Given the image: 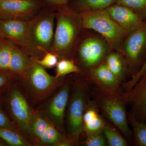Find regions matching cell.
Segmentation results:
<instances>
[{"label":"cell","mask_w":146,"mask_h":146,"mask_svg":"<svg viewBox=\"0 0 146 146\" xmlns=\"http://www.w3.org/2000/svg\"><path fill=\"white\" fill-rule=\"evenodd\" d=\"M66 76L51 75L45 68L33 59L26 72L20 78L19 82L35 109L61 87Z\"/></svg>","instance_id":"obj_4"},{"label":"cell","mask_w":146,"mask_h":146,"mask_svg":"<svg viewBox=\"0 0 146 146\" xmlns=\"http://www.w3.org/2000/svg\"><path fill=\"white\" fill-rule=\"evenodd\" d=\"M112 50L98 33L83 29L73 46L69 58L86 74L104 61Z\"/></svg>","instance_id":"obj_5"},{"label":"cell","mask_w":146,"mask_h":146,"mask_svg":"<svg viewBox=\"0 0 146 146\" xmlns=\"http://www.w3.org/2000/svg\"><path fill=\"white\" fill-rule=\"evenodd\" d=\"M105 10L112 20L128 34L141 27L145 21L129 9L118 4H114Z\"/></svg>","instance_id":"obj_15"},{"label":"cell","mask_w":146,"mask_h":146,"mask_svg":"<svg viewBox=\"0 0 146 146\" xmlns=\"http://www.w3.org/2000/svg\"><path fill=\"white\" fill-rule=\"evenodd\" d=\"M35 60L45 69H51L55 68L59 58L57 55L48 51L46 53L41 59Z\"/></svg>","instance_id":"obj_28"},{"label":"cell","mask_w":146,"mask_h":146,"mask_svg":"<svg viewBox=\"0 0 146 146\" xmlns=\"http://www.w3.org/2000/svg\"><path fill=\"white\" fill-rule=\"evenodd\" d=\"M32 146H73V141L60 132L48 119L35 109L29 136Z\"/></svg>","instance_id":"obj_10"},{"label":"cell","mask_w":146,"mask_h":146,"mask_svg":"<svg viewBox=\"0 0 146 146\" xmlns=\"http://www.w3.org/2000/svg\"><path fill=\"white\" fill-rule=\"evenodd\" d=\"M3 38H4V37L3 36L1 31V29H0V40L3 39Z\"/></svg>","instance_id":"obj_34"},{"label":"cell","mask_w":146,"mask_h":146,"mask_svg":"<svg viewBox=\"0 0 146 146\" xmlns=\"http://www.w3.org/2000/svg\"><path fill=\"white\" fill-rule=\"evenodd\" d=\"M27 27L28 21L0 18V29L4 37L22 48L25 44Z\"/></svg>","instance_id":"obj_16"},{"label":"cell","mask_w":146,"mask_h":146,"mask_svg":"<svg viewBox=\"0 0 146 146\" xmlns=\"http://www.w3.org/2000/svg\"><path fill=\"white\" fill-rule=\"evenodd\" d=\"M118 130L115 126L106 120L102 132L107 141V146H129L130 144Z\"/></svg>","instance_id":"obj_21"},{"label":"cell","mask_w":146,"mask_h":146,"mask_svg":"<svg viewBox=\"0 0 146 146\" xmlns=\"http://www.w3.org/2000/svg\"><path fill=\"white\" fill-rule=\"evenodd\" d=\"M55 26L52 43L49 52L59 59L69 58L74 44L83 30L80 13L68 4L56 7Z\"/></svg>","instance_id":"obj_2"},{"label":"cell","mask_w":146,"mask_h":146,"mask_svg":"<svg viewBox=\"0 0 146 146\" xmlns=\"http://www.w3.org/2000/svg\"><path fill=\"white\" fill-rule=\"evenodd\" d=\"M33 59L22 48L15 44L11 52L9 71L21 78L26 72Z\"/></svg>","instance_id":"obj_17"},{"label":"cell","mask_w":146,"mask_h":146,"mask_svg":"<svg viewBox=\"0 0 146 146\" xmlns=\"http://www.w3.org/2000/svg\"><path fill=\"white\" fill-rule=\"evenodd\" d=\"M20 77L8 71L0 70V89L13 80H19Z\"/></svg>","instance_id":"obj_31"},{"label":"cell","mask_w":146,"mask_h":146,"mask_svg":"<svg viewBox=\"0 0 146 146\" xmlns=\"http://www.w3.org/2000/svg\"><path fill=\"white\" fill-rule=\"evenodd\" d=\"M80 13L82 18L83 29L98 33L112 50L119 51L128 33L112 20L105 9L88 11Z\"/></svg>","instance_id":"obj_6"},{"label":"cell","mask_w":146,"mask_h":146,"mask_svg":"<svg viewBox=\"0 0 146 146\" xmlns=\"http://www.w3.org/2000/svg\"><path fill=\"white\" fill-rule=\"evenodd\" d=\"M82 74V73H81ZM85 75L93 89L107 96L122 99V83L108 68L104 61Z\"/></svg>","instance_id":"obj_12"},{"label":"cell","mask_w":146,"mask_h":146,"mask_svg":"<svg viewBox=\"0 0 146 146\" xmlns=\"http://www.w3.org/2000/svg\"><path fill=\"white\" fill-rule=\"evenodd\" d=\"M105 63L110 71L122 83L127 81L128 69L125 58L121 53L111 50L106 56Z\"/></svg>","instance_id":"obj_18"},{"label":"cell","mask_w":146,"mask_h":146,"mask_svg":"<svg viewBox=\"0 0 146 146\" xmlns=\"http://www.w3.org/2000/svg\"><path fill=\"white\" fill-rule=\"evenodd\" d=\"M91 98L96 103L103 117L121 131L129 143L133 139L132 130L129 126L126 105L120 98L99 93L91 86Z\"/></svg>","instance_id":"obj_7"},{"label":"cell","mask_w":146,"mask_h":146,"mask_svg":"<svg viewBox=\"0 0 146 146\" xmlns=\"http://www.w3.org/2000/svg\"><path fill=\"white\" fill-rule=\"evenodd\" d=\"M80 145L84 146H106L107 145V141L103 132L86 136L83 142Z\"/></svg>","instance_id":"obj_27"},{"label":"cell","mask_w":146,"mask_h":146,"mask_svg":"<svg viewBox=\"0 0 146 146\" xmlns=\"http://www.w3.org/2000/svg\"><path fill=\"white\" fill-rule=\"evenodd\" d=\"M80 72V68L70 58L59 59L55 67V76L56 77H65L71 74Z\"/></svg>","instance_id":"obj_25"},{"label":"cell","mask_w":146,"mask_h":146,"mask_svg":"<svg viewBox=\"0 0 146 146\" xmlns=\"http://www.w3.org/2000/svg\"><path fill=\"white\" fill-rule=\"evenodd\" d=\"M15 44L6 38L0 40V70L9 71L11 52Z\"/></svg>","instance_id":"obj_23"},{"label":"cell","mask_w":146,"mask_h":146,"mask_svg":"<svg viewBox=\"0 0 146 146\" xmlns=\"http://www.w3.org/2000/svg\"><path fill=\"white\" fill-rule=\"evenodd\" d=\"M115 3L127 7L146 20V0H115Z\"/></svg>","instance_id":"obj_26"},{"label":"cell","mask_w":146,"mask_h":146,"mask_svg":"<svg viewBox=\"0 0 146 146\" xmlns=\"http://www.w3.org/2000/svg\"><path fill=\"white\" fill-rule=\"evenodd\" d=\"M73 81V74L67 76L61 87L35 109L45 115L60 132L67 136L65 116Z\"/></svg>","instance_id":"obj_9"},{"label":"cell","mask_w":146,"mask_h":146,"mask_svg":"<svg viewBox=\"0 0 146 146\" xmlns=\"http://www.w3.org/2000/svg\"><path fill=\"white\" fill-rule=\"evenodd\" d=\"M129 123L132 128L133 139L135 145L146 146V121H139L128 115Z\"/></svg>","instance_id":"obj_22"},{"label":"cell","mask_w":146,"mask_h":146,"mask_svg":"<svg viewBox=\"0 0 146 146\" xmlns=\"http://www.w3.org/2000/svg\"><path fill=\"white\" fill-rule=\"evenodd\" d=\"M119 52L125 58L128 76L131 78L141 70L146 59V20L128 35Z\"/></svg>","instance_id":"obj_11"},{"label":"cell","mask_w":146,"mask_h":146,"mask_svg":"<svg viewBox=\"0 0 146 146\" xmlns=\"http://www.w3.org/2000/svg\"><path fill=\"white\" fill-rule=\"evenodd\" d=\"M0 127L11 129L23 134L22 131L13 122V121H11L8 118L1 106H0Z\"/></svg>","instance_id":"obj_30"},{"label":"cell","mask_w":146,"mask_h":146,"mask_svg":"<svg viewBox=\"0 0 146 146\" xmlns=\"http://www.w3.org/2000/svg\"><path fill=\"white\" fill-rule=\"evenodd\" d=\"M55 11V7L45 4L28 21L26 37L22 49L33 59H41L49 51L54 35Z\"/></svg>","instance_id":"obj_1"},{"label":"cell","mask_w":146,"mask_h":146,"mask_svg":"<svg viewBox=\"0 0 146 146\" xmlns=\"http://www.w3.org/2000/svg\"><path fill=\"white\" fill-rule=\"evenodd\" d=\"M46 4L57 7L59 6L68 4L69 0H42Z\"/></svg>","instance_id":"obj_32"},{"label":"cell","mask_w":146,"mask_h":146,"mask_svg":"<svg viewBox=\"0 0 146 146\" xmlns=\"http://www.w3.org/2000/svg\"><path fill=\"white\" fill-rule=\"evenodd\" d=\"M106 122V119L100 114L83 121V133L86 136L102 132Z\"/></svg>","instance_id":"obj_24"},{"label":"cell","mask_w":146,"mask_h":146,"mask_svg":"<svg viewBox=\"0 0 146 146\" xmlns=\"http://www.w3.org/2000/svg\"><path fill=\"white\" fill-rule=\"evenodd\" d=\"M115 3V0H69L68 5L78 13L105 9Z\"/></svg>","instance_id":"obj_19"},{"label":"cell","mask_w":146,"mask_h":146,"mask_svg":"<svg viewBox=\"0 0 146 146\" xmlns=\"http://www.w3.org/2000/svg\"><path fill=\"white\" fill-rule=\"evenodd\" d=\"M45 5L42 0H0V18L28 21Z\"/></svg>","instance_id":"obj_13"},{"label":"cell","mask_w":146,"mask_h":146,"mask_svg":"<svg viewBox=\"0 0 146 146\" xmlns=\"http://www.w3.org/2000/svg\"><path fill=\"white\" fill-rule=\"evenodd\" d=\"M146 71V59L143 65L142 66L141 70L138 73L133 76V77L130 78V80H127L125 82L122 83V87L125 92L129 91L132 89L136 82L140 79V78L144 74Z\"/></svg>","instance_id":"obj_29"},{"label":"cell","mask_w":146,"mask_h":146,"mask_svg":"<svg viewBox=\"0 0 146 146\" xmlns=\"http://www.w3.org/2000/svg\"><path fill=\"white\" fill-rule=\"evenodd\" d=\"M91 85L83 74H73V81L65 116L68 137L79 145L83 133V117L88 101L91 98Z\"/></svg>","instance_id":"obj_3"},{"label":"cell","mask_w":146,"mask_h":146,"mask_svg":"<svg viewBox=\"0 0 146 146\" xmlns=\"http://www.w3.org/2000/svg\"><path fill=\"white\" fill-rule=\"evenodd\" d=\"M0 138L9 146H32L23 134L8 128L0 127Z\"/></svg>","instance_id":"obj_20"},{"label":"cell","mask_w":146,"mask_h":146,"mask_svg":"<svg viewBox=\"0 0 146 146\" xmlns=\"http://www.w3.org/2000/svg\"><path fill=\"white\" fill-rule=\"evenodd\" d=\"M6 143L4 142L3 140H2L1 138H0V146H4L7 145Z\"/></svg>","instance_id":"obj_33"},{"label":"cell","mask_w":146,"mask_h":146,"mask_svg":"<svg viewBox=\"0 0 146 146\" xmlns=\"http://www.w3.org/2000/svg\"><path fill=\"white\" fill-rule=\"evenodd\" d=\"M122 99L130 107L128 115L139 121H146V71L132 89L123 92Z\"/></svg>","instance_id":"obj_14"},{"label":"cell","mask_w":146,"mask_h":146,"mask_svg":"<svg viewBox=\"0 0 146 146\" xmlns=\"http://www.w3.org/2000/svg\"><path fill=\"white\" fill-rule=\"evenodd\" d=\"M13 86L7 98L8 110L13 122L29 140L35 109L19 80Z\"/></svg>","instance_id":"obj_8"}]
</instances>
